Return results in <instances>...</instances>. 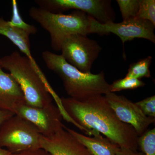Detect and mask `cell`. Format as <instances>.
Segmentation results:
<instances>
[{
	"instance_id": "1",
	"label": "cell",
	"mask_w": 155,
	"mask_h": 155,
	"mask_svg": "<svg viewBox=\"0 0 155 155\" xmlns=\"http://www.w3.org/2000/svg\"><path fill=\"white\" fill-rule=\"evenodd\" d=\"M61 101L64 111L86 135L102 134L120 147L137 151V133L131 125L119 120L104 96L84 101L62 97Z\"/></svg>"
},
{
	"instance_id": "2",
	"label": "cell",
	"mask_w": 155,
	"mask_h": 155,
	"mask_svg": "<svg viewBox=\"0 0 155 155\" xmlns=\"http://www.w3.org/2000/svg\"><path fill=\"white\" fill-rule=\"evenodd\" d=\"M0 66L8 71L21 87L25 104L35 107H45L52 103V97L63 116L66 114L61 98L50 86L39 67H36L25 56L14 51L0 59Z\"/></svg>"
},
{
	"instance_id": "3",
	"label": "cell",
	"mask_w": 155,
	"mask_h": 155,
	"mask_svg": "<svg viewBox=\"0 0 155 155\" xmlns=\"http://www.w3.org/2000/svg\"><path fill=\"white\" fill-rule=\"evenodd\" d=\"M42 58L48 69L61 78L69 97L84 101L110 92V84L103 71L97 74L81 72L67 62L61 54L48 51L43 52Z\"/></svg>"
},
{
	"instance_id": "4",
	"label": "cell",
	"mask_w": 155,
	"mask_h": 155,
	"mask_svg": "<svg viewBox=\"0 0 155 155\" xmlns=\"http://www.w3.org/2000/svg\"><path fill=\"white\" fill-rule=\"evenodd\" d=\"M28 14L31 18L49 33L51 47L57 51H61L62 43L68 36L90 34V16L82 11H74L71 14H65L32 7L29 9Z\"/></svg>"
},
{
	"instance_id": "5",
	"label": "cell",
	"mask_w": 155,
	"mask_h": 155,
	"mask_svg": "<svg viewBox=\"0 0 155 155\" xmlns=\"http://www.w3.org/2000/svg\"><path fill=\"white\" fill-rule=\"evenodd\" d=\"M41 135L33 124L15 114L0 126V147L12 153L41 148Z\"/></svg>"
},
{
	"instance_id": "6",
	"label": "cell",
	"mask_w": 155,
	"mask_h": 155,
	"mask_svg": "<svg viewBox=\"0 0 155 155\" xmlns=\"http://www.w3.org/2000/svg\"><path fill=\"white\" fill-rule=\"evenodd\" d=\"M90 34H97L101 36L114 34L120 38L123 45L125 42L136 38L146 39L155 43V25L145 19L136 17L119 23H101L90 16Z\"/></svg>"
},
{
	"instance_id": "7",
	"label": "cell",
	"mask_w": 155,
	"mask_h": 155,
	"mask_svg": "<svg viewBox=\"0 0 155 155\" xmlns=\"http://www.w3.org/2000/svg\"><path fill=\"white\" fill-rule=\"evenodd\" d=\"M39 7L54 13L82 11L101 23L114 22L116 14L110 0H36Z\"/></svg>"
},
{
	"instance_id": "8",
	"label": "cell",
	"mask_w": 155,
	"mask_h": 155,
	"mask_svg": "<svg viewBox=\"0 0 155 155\" xmlns=\"http://www.w3.org/2000/svg\"><path fill=\"white\" fill-rule=\"evenodd\" d=\"M102 48L87 35L74 34L68 36L61 45V55L67 62L84 73H91L94 62Z\"/></svg>"
},
{
	"instance_id": "9",
	"label": "cell",
	"mask_w": 155,
	"mask_h": 155,
	"mask_svg": "<svg viewBox=\"0 0 155 155\" xmlns=\"http://www.w3.org/2000/svg\"><path fill=\"white\" fill-rule=\"evenodd\" d=\"M15 114L33 124L41 135L46 137L52 135L65 126L62 122L64 119L61 110L52 103L41 107L24 104L17 109Z\"/></svg>"
},
{
	"instance_id": "10",
	"label": "cell",
	"mask_w": 155,
	"mask_h": 155,
	"mask_svg": "<svg viewBox=\"0 0 155 155\" xmlns=\"http://www.w3.org/2000/svg\"><path fill=\"white\" fill-rule=\"evenodd\" d=\"M109 106L120 121L131 125L138 136L148 130L150 125L155 122V118L146 116L135 103L124 96L110 92L105 95Z\"/></svg>"
},
{
	"instance_id": "11",
	"label": "cell",
	"mask_w": 155,
	"mask_h": 155,
	"mask_svg": "<svg viewBox=\"0 0 155 155\" xmlns=\"http://www.w3.org/2000/svg\"><path fill=\"white\" fill-rule=\"evenodd\" d=\"M40 142L41 148L52 155H92L65 126L51 136L41 135Z\"/></svg>"
},
{
	"instance_id": "12",
	"label": "cell",
	"mask_w": 155,
	"mask_h": 155,
	"mask_svg": "<svg viewBox=\"0 0 155 155\" xmlns=\"http://www.w3.org/2000/svg\"><path fill=\"white\" fill-rule=\"evenodd\" d=\"M24 104L25 97L19 84L0 66V109L15 114L17 109Z\"/></svg>"
},
{
	"instance_id": "13",
	"label": "cell",
	"mask_w": 155,
	"mask_h": 155,
	"mask_svg": "<svg viewBox=\"0 0 155 155\" xmlns=\"http://www.w3.org/2000/svg\"><path fill=\"white\" fill-rule=\"evenodd\" d=\"M65 128L87 149L92 155H116L120 149L118 145L99 133L93 136H85L65 126Z\"/></svg>"
},
{
	"instance_id": "14",
	"label": "cell",
	"mask_w": 155,
	"mask_h": 155,
	"mask_svg": "<svg viewBox=\"0 0 155 155\" xmlns=\"http://www.w3.org/2000/svg\"><path fill=\"white\" fill-rule=\"evenodd\" d=\"M0 35L6 37L28 58L35 66H39L31 52L30 35L18 28L13 27L8 21L0 17Z\"/></svg>"
},
{
	"instance_id": "15",
	"label": "cell",
	"mask_w": 155,
	"mask_h": 155,
	"mask_svg": "<svg viewBox=\"0 0 155 155\" xmlns=\"http://www.w3.org/2000/svg\"><path fill=\"white\" fill-rule=\"evenodd\" d=\"M152 58L148 56L141 59L135 63L131 64L129 66L125 77L140 79L143 78L151 77L150 67L152 63Z\"/></svg>"
},
{
	"instance_id": "16",
	"label": "cell",
	"mask_w": 155,
	"mask_h": 155,
	"mask_svg": "<svg viewBox=\"0 0 155 155\" xmlns=\"http://www.w3.org/2000/svg\"><path fill=\"white\" fill-rule=\"evenodd\" d=\"M12 17L8 22L12 26L25 31L30 35L35 34L37 32V28L35 25L26 23L21 17L16 0L12 1Z\"/></svg>"
},
{
	"instance_id": "17",
	"label": "cell",
	"mask_w": 155,
	"mask_h": 155,
	"mask_svg": "<svg viewBox=\"0 0 155 155\" xmlns=\"http://www.w3.org/2000/svg\"><path fill=\"white\" fill-rule=\"evenodd\" d=\"M138 146L145 155H155V128L139 137Z\"/></svg>"
},
{
	"instance_id": "18",
	"label": "cell",
	"mask_w": 155,
	"mask_h": 155,
	"mask_svg": "<svg viewBox=\"0 0 155 155\" xmlns=\"http://www.w3.org/2000/svg\"><path fill=\"white\" fill-rule=\"evenodd\" d=\"M145 85L140 79L125 77L115 81L110 85V91L115 93L125 90H133Z\"/></svg>"
},
{
	"instance_id": "19",
	"label": "cell",
	"mask_w": 155,
	"mask_h": 155,
	"mask_svg": "<svg viewBox=\"0 0 155 155\" xmlns=\"http://www.w3.org/2000/svg\"><path fill=\"white\" fill-rule=\"evenodd\" d=\"M123 20L136 17L139 8V0H117Z\"/></svg>"
},
{
	"instance_id": "20",
	"label": "cell",
	"mask_w": 155,
	"mask_h": 155,
	"mask_svg": "<svg viewBox=\"0 0 155 155\" xmlns=\"http://www.w3.org/2000/svg\"><path fill=\"white\" fill-rule=\"evenodd\" d=\"M136 17L148 20L155 25V0H139Z\"/></svg>"
},
{
	"instance_id": "21",
	"label": "cell",
	"mask_w": 155,
	"mask_h": 155,
	"mask_svg": "<svg viewBox=\"0 0 155 155\" xmlns=\"http://www.w3.org/2000/svg\"><path fill=\"white\" fill-rule=\"evenodd\" d=\"M135 104L146 116L155 118V95L147 97Z\"/></svg>"
},
{
	"instance_id": "22",
	"label": "cell",
	"mask_w": 155,
	"mask_h": 155,
	"mask_svg": "<svg viewBox=\"0 0 155 155\" xmlns=\"http://www.w3.org/2000/svg\"><path fill=\"white\" fill-rule=\"evenodd\" d=\"M11 155H52L42 148L29 150L21 152L12 153Z\"/></svg>"
},
{
	"instance_id": "23",
	"label": "cell",
	"mask_w": 155,
	"mask_h": 155,
	"mask_svg": "<svg viewBox=\"0 0 155 155\" xmlns=\"http://www.w3.org/2000/svg\"><path fill=\"white\" fill-rule=\"evenodd\" d=\"M116 155H145L141 152L133 151L129 149L120 147L116 153Z\"/></svg>"
},
{
	"instance_id": "24",
	"label": "cell",
	"mask_w": 155,
	"mask_h": 155,
	"mask_svg": "<svg viewBox=\"0 0 155 155\" xmlns=\"http://www.w3.org/2000/svg\"><path fill=\"white\" fill-rule=\"evenodd\" d=\"M14 115L15 114L12 112L0 109V126L2 125L4 122L14 116Z\"/></svg>"
},
{
	"instance_id": "25",
	"label": "cell",
	"mask_w": 155,
	"mask_h": 155,
	"mask_svg": "<svg viewBox=\"0 0 155 155\" xmlns=\"http://www.w3.org/2000/svg\"><path fill=\"white\" fill-rule=\"evenodd\" d=\"M12 153L8 150L4 149L0 147V155H11Z\"/></svg>"
}]
</instances>
